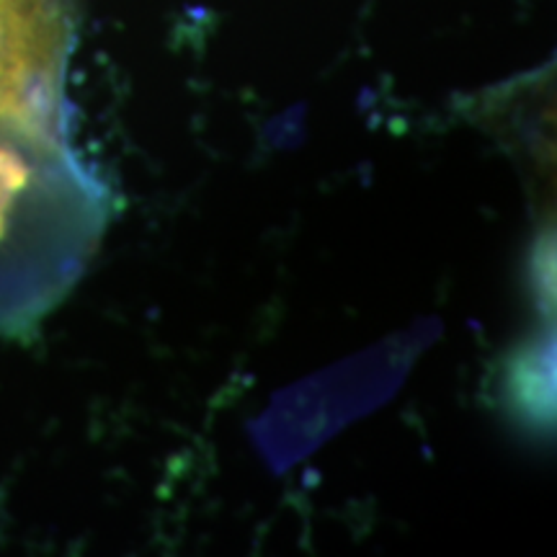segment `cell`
I'll list each match as a JSON object with an SVG mask.
<instances>
[{
  "label": "cell",
  "mask_w": 557,
  "mask_h": 557,
  "mask_svg": "<svg viewBox=\"0 0 557 557\" xmlns=\"http://www.w3.org/2000/svg\"><path fill=\"white\" fill-rule=\"evenodd\" d=\"M111 191L58 135L0 116V336H26L86 274Z\"/></svg>",
  "instance_id": "6da1fadb"
},
{
  "label": "cell",
  "mask_w": 557,
  "mask_h": 557,
  "mask_svg": "<svg viewBox=\"0 0 557 557\" xmlns=\"http://www.w3.org/2000/svg\"><path fill=\"white\" fill-rule=\"evenodd\" d=\"M73 0H0V116L70 135Z\"/></svg>",
  "instance_id": "7a4b0ae2"
}]
</instances>
